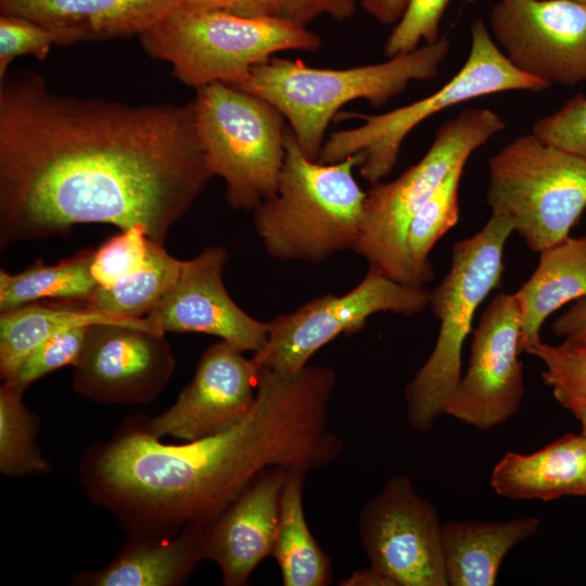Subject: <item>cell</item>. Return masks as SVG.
Segmentation results:
<instances>
[{
  "mask_svg": "<svg viewBox=\"0 0 586 586\" xmlns=\"http://www.w3.org/2000/svg\"><path fill=\"white\" fill-rule=\"evenodd\" d=\"M183 104L62 95L34 71L0 80V245L79 224L163 243L213 178Z\"/></svg>",
  "mask_w": 586,
  "mask_h": 586,
  "instance_id": "cell-1",
  "label": "cell"
},
{
  "mask_svg": "<svg viewBox=\"0 0 586 586\" xmlns=\"http://www.w3.org/2000/svg\"><path fill=\"white\" fill-rule=\"evenodd\" d=\"M336 381L326 366L259 369L253 409L228 430L179 445L146 426L124 431L93 454L91 494L139 533L207 525L266 469L309 472L339 459L344 442L329 425Z\"/></svg>",
  "mask_w": 586,
  "mask_h": 586,
  "instance_id": "cell-2",
  "label": "cell"
},
{
  "mask_svg": "<svg viewBox=\"0 0 586 586\" xmlns=\"http://www.w3.org/2000/svg\"><path fill=\"white\" fill-rule=\"evenodd\" d=\"M449 50V39L441 36L384 62L342 69L313 67L275 55L256 65L235 87L278 109L302 151L317 161L327 129L344 105L357 100L384 105L410 82L435 78Z\"/></svg>",
  "mask_w": 586,
  "mask_h": 586,
  "instance_id": "cell-3",
  "label": "cell"
},
{
  "mask_svg": "<svg viewBox=\"0 0 586 586\" xmlns=\"http://www.w3.org/2000/svg\"><path fill=\"white\" fill-rule=\"evenodd\" d=\"M284 145L277 190L253 209L265 251L279 260L311 264L354 251L366 195L354 177L359 156L328 164L310 160L289 126Z\"/></svg>",
  "mask_w": 586,
  "mask_h": 586,
  "instance_id": "cell-4",
  "label": "cell"
},
{
  "mask_svg": "<svg viewBox=\"0 0 586 586\" xmlns=\"http://www.w3.org/2000/svg\"><path fill=\"white\" fill-rule=\"evenodd\" d=\"M139 39L146 54L169 63L173 75L194 89L213 82L239 86L277 53L313 52L322 44L307 26L281 15L246 17L188 7Z\"/></svg>",
  "mask_w": 586,
  "mask_h": 586,
  "instance_id": "cell-5",
  "label": "cell"
},
{
  "mask_svg": "<svg viewBox=\"0 0 586 586\" xmlns=\"http://www.w3.org/2000/svg\"><path fill=\"white\" fill-rule=\"evenodd\" d=\"M514 228L492 215L470 238L457 241L448 273L431 292L430 306L440 321L429 358L405 388L407 420L417 431H429L461 378V356L477 308L500 285L504 252Z\"/></svg>",
  "mask_w": 586,
  "mask_h": 586,
  "instance_id": "cell-6",
  "label": "cell"
},
{
  "mask_svg": "<svg viewBox=\"0 0 586 586\" xmlns=\"http://www.w3.org/2000/svg\"><path fill=\"white\" fill-rule=\"evenodd\" d=\"M505 128L501 116L486 107L466 109L446 120L419 162L396 179L366 191L354 252L395 281L424 286L406 246L412 218L454 167L466 164L475 150Z\"/></svg>",
  "mask_w": 586,
  "mask_h": 586,
  "instance_id": "cell-7",
  "label": "cell"
},
{
  "mask_svg": "<svg viewBox=\"0 0 586 586\" xmlns=\"http://www.w3.org/2000/svg\"><path fill=\"white\" fill-rule=\"evenodd\" d=\"M548 88L544 81L515 68L485 23L476 18L471 25V46L464 64L441 89L382 114L339 112V119L355 118L362 124L331 132L317 161L328 164L358 155L360 176L375 184L395 167L405 138L430 116L487 94L513 90L540 92Z\"/></svg>",
  "mask_w": 586,
  "mask_h": 586,
  "instance_id": "cell-8",
  "label": "cell"
},
{
  "mask_svg": "<svg viewBox=\"0 0 586 586\" xmlns=\"http://www.w3.org/2000/svg\"><path fill=\"white\" fill-rule=\"evenodd\" d=\"M486 200L534 252L557 244L586 208V158L545 142L517 137L489 158Z\"/></svg>",
  "mask_w": 586,
  "mask_h": 586,
  "instance_id": "cell-9",
  "label": "cell"
},
{
  "mask_svg": "<svg viewBox=\"0 0 586 586\" xmlns=\"http://www.w3.org/2000/svg\"><path fill=\"white\" fill-rule=\"evenodd\" d=\"M198 131L214 177L234 209L253 211L278 187L285 156V118L263 98L225 82L195 89Z\"/></svg>",
  "mask_w": 586,
  "mask_h": 586,
  "instance_id": "cell-10",
  "label": "cell"
},
{
  "mask_svg": "<svg viewBox=\"0 0 586 586\" xmlns=\"http://www.w3.org/2000/svg\"><path fill=\"white\" fill-rule=\"evenodd\" d=\"M430 295L424 286L400 283L369 267L364 279L347 293L326 294L268 321L266 343L252 359L258 370L296 373L337 336L364 329L372 315L420 314L430 305Z\"/></svg>",
  "mask_w": 586,
  "mask_h": 586,
  "instance_id": "cell-11",
  "label": "cell"
},
{
  "mask_svg": "<svg viewBox=\"0 0 586 586\" xmlns=\"http://www.w3.org/2000/svg\"><path fill=\"white\" fill-rule=\"evenodd\" d=\"M443 523L408 475L392 476L364 507L358 533L370 566L394 586H448Z\"/></svg>",
  "mask_w": 586,
  "mask_h": 586,
  "instance_id": "cell-12",
  "label": "cell"
},
{
  "mask_svg": "<svg viewBox=\"0 0 586 586\" xmlns=\"http://www.w3.org/2000/svg\"><path fill=\"white\" fill-rule=\"evenodd\" d=\"M520 336L521 310L514 293L497 294L473 331L469 366L446 403V415L489 430L519 411L524 396Z\"/></svg>",
  "mask_w": 586,
  "mask_h": 586,
  "instance_id": "cell-13",
  "label": "cell"
},
{
  "mask_svg": "<svg viewBox=\"0 0 586 586\" xmlns=\"http://www.w3.org/2000/svg\"><path fill=\"white\" fill-rule=\"evenodd\" d=\"M489 33L515 68L549 87L586 80L585 2L499 0Z\"/></svg>",
  "mask_w": 586,
  "mask_h": 586,
  "instance_id": "cell-14",
  "label": "cell"
},
{
  "mask_svg": "<svg viewBox=\"0 0 586 586\" xmlns=\"http://www.w3.org/2000/svg\"><path fill=\"white\" fill-rule=\"evenodd\" d=\"M164 333L117 323L88 327L73 387L102 403L153 400L168 383L175 359Z\"/></svg>",
  "mask_w": 586,
  "mask_h": 586,
  "instance_id": "cell-15",
  "label": "cell"
},
{
  "mask_svg": "<svg viewBox=\"0 0 586 586\" xmlns=\"http://www.w3.org/2000/svg\"><path fill=\"white\" fill-rule=\"evenodd\" d=\"M257 379L253 359L220 340L202 354L192 381L176 402L146 429L157 438L171 436L186 442L228 430L253 409Z\"/></svg>",
  "mask_w": 586,
  "mask_h": 586,
  "instance_id": "cell-16",
  "label": "cell"
},
{
  "mask_svg": "<svg viewBox=\"0 0 586 586\" xmlns=\"http://www.w3.org/2000/svg\"><path fill=\"white\" fill-rule=\"evenodd\" d=\"M227 259L225 247L211 245L183 260L178 280L145 318L162 333H205L243 353L262 349L268 321L253 318L230 297L222 280Z\"/></svg>",
  "mask_w": 586,
  "mask_h": 586,
  "instance_id": "cell-17",
  "label": "cell"
},
{
  "mask_svg": "<svg viewBox=\"0 0 586 586\" xmlns=\"http://www.w3.org/2000/svg\"><path fill=\"white\" fill-rule=\"evenodd\" d=\"M289 470L263 471L206 525V559L218 565L224 585H247L259 563L272 556Z\"/></svg>",
  "mask_w": 586,
  "mask_h": 586,
  "instance_id": "cell-18",
  "label": "cell"
},
{
  "mask_svg": "<svg viewBox=\"0 0 586 586\" xmlns=\"http://www.w3.org/2000/svg\"><path fill=\"white\" fill-rule=\"evenodd\" d=\"M188 0H0V12L54 31L59 46L141 36Z\"/></svg>",
  "mask_w": 586,
  "mask_h": 586,
  "instance_id": "cell-19",
  "label": "cell"
},
{
  "mask_svg": "<svg viewBox=\"0 0 586 586\" xmlns=\"http://www.w3.org/2000/svg\"><path fill=\"white\" fill-rule=\"evenodd\" d=\"M491 486L517 500L586 496V435L569 433L531 454L506 453L492 470Z\"/></svg>",
  "mask_w": 586,
  "mask_h": 586,
  "instance_id": "cell-20",
  "label": "cell"
},
{
  "mask_svg": "<svg viewBox=\"0 0 586 586\" xmlns=\"http://www.w3.org/2000/svg\"><path fill=\"white\" fill-rule=\"evenodd\" d=\"M536 517L501 521H448L442 542L448 586H493L507 555L534 536Z\"/></svg>",
  "mask_w": 586,
  "mask_h": 586,
  "instance_id": "cell-21",
  "label": "cell"
},
{
  "mask_svg": "<svg viewBox=\"0 0 586 586\" xmlns=\"http://www.w3.org/2000/svg\"><path fill=\"white\" fill-rule=\"evenodd\" d=\"M150 535L131 539L87 582L95 586H175L184 583L196 564L206 559V524H187L169 538Z\"/></svg>",
  "mask_w": 586,
  "mask_h": 586,
  "instance_id": "cell-22",
  "label": "cell"
},
{
  "mask_svg": "<svg viewBox=\"0 0 586 586\" xmlns=\"http://www.w3.org/2000/svg\"><path fill=\"white\" fill-rule=\"evenodd\" d=\"M539 254L537 268L514 293L521 310V353L542 341V326L553 311L586 296V235L568 237Z\"/></svg>",
  "mask_w": 586,
  "mask_h": 586,
  "instance_id": "cell-23",
  "label": "cell"
},
{
  "mask_svg": "<svg viewBox=\"0 0 586 586\" xmlns=\"http://www.w3.org/2000/svg\"><path fill=\"white\" fill-rule=\"evenodd\" d=\"M47 306L37 302L0 313V375L14 379L26 358L54 334L79 326L117 323L160 332L145 317L126 319L87 308L82 300Z\"/></svg>",
  "mask_w": 586,
  "mask_h": 586,
  "instance_id": "cell-24",
  "label": "cell"
},
{
  "mask_svg": "<svg viewBox=\"0 0 586 586\" xmlns=\"http://www.w3.org/2000/svg\"><path fill=\"white\" fill-rule=\"evenodd\" d=\"M307 472L290 469L283 487L272 557L284 586H327L333 569L305 519L303 491Z\"/></svg>",
  "mask_w": 586,
  "mask_h": 586,
  "instance_id": "cell-25",
  "label": "cell"
},
{
  "mask_svg": "<svg viewBox=\"0 0 586 586\" xmlns=\"http://www.w3.org/2000/svg\"><path fill=\"white\" fill-rule=\"evenodd\" d=\"M183 260L171 256L163 243L149 238L145 263L138 270L107 286L98 285L84 305L97 313L126 318H144L179 278Z\"/></svg>",
  "mask_w": 586,
  "mask_h": 586,
  "instance_id": "cell-26",
  "label": "cell"
},
{
  "mask_svg": "<svg viewBox=\"0 0 586 586\" xmlns=\"http://www.w3.org/2000/svg\"><path fill=\"white\" fill-rule=\"evenodd\" d=\"M94 250L87 249L54 265L41 260L18 273L0 270V313L42 298L81 301L98 286L91 265Z\"/></svg>",
  "mask_w": 586,
  "mask_h": 586,
  "instance_id": "cell-27",
  "label": "cell"
},
{
  "mask_svg": "<svg viewBox=\"0 0 586 586\" xmlns=\"http://www.w3.org/2000/svg\"><path fill=\"white\" fill-rule=\"evenodd\" d=\"M24 391L12 381H3L0 387V470L8 476L49 470L35 440L38 419L25 406Z\"/></svg>",
  "mask_w": 586,
  "mask_h": 586,
  "instance_id": "cell-28",
  "label": "cell"
},
{
  "mask_svg": "<svg viewBox=\"0 0 586 586\" xmlns=\"http://www.w3.org/2000/svg\"><path fill=\"white\" fill-rule=\"evenodd\" d=\"M466 164H459L441 182L412 218L406 235L410 262L422 285L434 277L429 255L436 242L459 219V184Z\"/></svg>",
  "mask_w": 586,
  "mask_h": 586,
  "instance_id": "cell-29",
  "label": "cell"
},
{
  "mask_svg": "<svg viewBox=\"0 0 586 586\" xmlns=\"http://www.w3.org/2000/svg\"><path fill=\"white\" fill-rule=\"evenodd\" d=\"M526 353L543 362V380L556 400L574 417L586 412V344L539 341Z\"/></svg>",
  "mask_w": 586,
  "mask_h": 586,
  "instance_id": "cell-30",
  "label": "cell"
},
{
  "mask_svg": "<svg viewBox=\"0 0 586 586\" xmlns=\"http://www.w3.org/2000/svg\"><path fill=\"white\" fill-rule=\"evenodd\" d=\"M148 235L141 227L120 230L98 250L91 265L98 285L107 286L143 266L148 252Z\"/></svg>",
  "mask_w": 586,
  "mask_h": 586,
  "instance_id": "cell-31",
  "label": "cell"
},
{
  "mask_svg": "<svg viewBox=\"0 0 586 586\" xmlns=\"http://www.w3.org/2000/svg\"><path fill=\"white\" fill-rule=\"evenodd\" d=\"M450 0H410L384 44L387 58L408 52L420 42L433 43L441 37L440 24Z\"/></svg>",
  "mask_w": 586,
  "mask_h": 586,
  "instance_id": "cell-32",
  "label": "cell"
},
{
  "mask_svg": "<svg viewBox=\"0 0 586 586\" xmlns=\"http://www.w3.org/2000/svg\"><path fill=\"white\" fill-rule=\"evenodd\" d=\"M88 327L69 328L44 341L26 358L11 381L26 388L46 374L65 366H75L81 354Z\"/></svg>",
  "mask_w": 586,
  "mask_h": 586,
  "instance_id": "cell-33",
  "label": "cell"
},
{
  "mask_svg": "<svg viewBox=\"0 0 586 586\" xmlns=\"http://www.w3.org/2000/svg\"><path fill=\"white\" fill-rule=\"evenodd\" d=\"M53 44L59 46L54 31L23 16L0 15V80L8 73L11 63L23 55L43 60Z\"/></svg>",
  "mask_w": 586,
  "mask_h": 586,
  "instance_id": "cell-34",
  "label": "cell"
},
{
  "mask_svg": "<svg viewBox=\"0 0 586 586\" xmlns=\"http://www.w3.org/2000/svg\"><path fill=\"white\" fill-rule=\"evenodd\" d=\"M533 132L545 142L586 158V95L577 94L538 119Z\"/></svg>",
  "mask_w": 586,
  "mask_h": 586,
  "instance_id": "cell-35",
  "label": "cell"
},
{
  "mask_svg": "<svg viewBox=\"0 0 586 586\" xmlns=\"http://www.w3.org/2000/svg\"><path fill=\"white\" fill-rule=\"evenodd\" d=\"M359 0H281L280 15L300 25L307 26L320 16L335 21L352 17Z\"/></svg>",
  "mask_w": 586,
  "mask_h": 586,
  "instance_id": "cell-36",
  "label": "cell"
},
{
  "mask_svg": "<svg viewBox=\"0 0 586 586\" xmlns=\"http://www.w3.org/2000/svg\"><path fill=\"white\" fill-rule=\"evenodd\" d=\"M188 8L216 10L246 17L277 16L281 0H188Z\"/></svg>",
  "mask_w": 586,
  "mask_h": 586,
  "instance_id": "cell-37",
  "label": "cell"
},
{
  "mask_svg": "<svg viewBox=\"0 0 586 586\" xmlns=\"http://www.w3.org/2000/svg\"><path fill=\"white\" fill-rule=\"evenodd\" d=\"M552 332L572 344H586V296L552 322Z\"/></svg>",
  "mask_w": 586,
  "mask_h": 586,
  "instance_id": "cell-38",
  "label": "cell"
},
{
  "mask_svg": "<svg viewBox=\"0 0 586 586\" xmlns=\"http://www.w3.org/2000/svg\"><path fill=\"white\" fill-rule=\"evenodd\" d=\"M410 0H359L364 10L383 25L396 24Z\"/></svg>",
  "mask_w": 586,
  "mask_h": 586,
  "instance_id": "cell-39",
  "label": "cell"
},
{
  "mask_svg": "<svg viewBox=\"0 0 586 586\" xmlns=\"http://www.w3.org/2000/svg\"><path fill=\"white\" fill-rule=\"evenodd\" d=\"M342 586H394L393 582L378 570L369 565L358 571H354L346 578L342 579Z\"/></svg>",
  "mask_w": 586,
  "mask_h": 586,
  "instance_id": "cell-40",
  "label": "cell"
},
{
  "mask_svg": "<svg viewBox=\"0 0 586 586\" xmlns=\"http://www.w3.org/2000/svg\"><path fill=\"white\" fill-rule=\"evenodd\" d=\"M575 418L581 423V432H583L586 435V412H581L576 415Z\"/></svg>",
  "mask_w": 586,
  "mask_h": 586,
  "instance_id": "cell-41",
  "label": "cell"
},
{
  "mask_svg": "<svg viewBox=\"0 0 586 586\" xmlns=\"http://www.w3.org/2000/svg\"><path fill=\"white\" fill-rule=\"evenodd\" d=\"M577 1H581V2H585V3H586V0H577Z\"/></svg>",
  "mask_w": 586,
  "mask_h": 586,
  "instance_id": "cell-42",
  "label": "cell"
}]
</instances>
